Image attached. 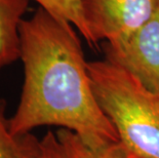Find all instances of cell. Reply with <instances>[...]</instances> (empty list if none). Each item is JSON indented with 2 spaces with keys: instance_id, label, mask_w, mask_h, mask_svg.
<instances>
[{
  "instance_id": "1",
  "label": "cell",
  "mask_w": 159,
  "mask_h": 158,
  "mask_svg": "<svg viewBox=\"0 0 159 158\" xmlns=\"http://www.w3.org/2000/svg\"><path fill=\"white\" fill-rule=\"evenodd\" d=\"M20 35L24 83L11 132L19 136L53 125L76 133L93 148L118 142L93 93L74 26L38 7L22 21Z\"/></svg>"
},
{
  "instance_id": "2",
  "label": "cell",
  "mask_w": 159,
  "mask_h": 158,
  "mask_svg": "<svg viewBox=\"0 0 159 158\" xmlns=\"http://www.w3.org/2000/svg\"><path fill=\"white\" fill-rule=\"evenodd\" d=\"M93 93L118 139L138 158H159V93L104 61L87 63Z\"/></svg>"
},
{
  "instance_id": "3",
  "label": "cell",
  "mask_w": 159,
  "mask_h": 158,
  "mask_svg": "<svg viewBox=\"0 0 159 158\" xmlns=\"http://www.w3.org/2000/svg\"><path fill=\"white\" fill-rule=\"evenodd\" d=\"M93 44L125 42L156 9L159 0H80Z\"/></svg>"
},
{
  "instance_id": "4",
  "label": "cell",
  "mask_w": 159,
  "mask_h": 158,
  "mask_svg": "<svg viewBox=\"0 0 159 158\" xmlns=\"http://www.w3.org/2000/svg\"><path fill=\"white\" fill-rule=\"evenodd\" d=\"M102 47L105 60L159 93V3L151 18L126 41L118 45L103 42Z\"/></svg>"
},
{
  "instance_id": "5",
  "label": "cell",
  "mask_w": 159,
  "mask_h": 158,
  "mask_svg": "<svg viewBox=\"0 0 159 158\" xmlns=\"http://www.w3.org/2000/svg\"><path fill=\"white\" fill-rule=\"evenodd\" d=\"M30 0H0V70L21 59L20 26Z\"/></svg>"
},
{
  "instance_id": "6",
  "label": "cell",
  "mask_w": 159,
  "mask_h": 158,
  "mask_svg": "<svg viewBox=\"0 0 159 158\" xmlns=\"http://www.w3.org/2000/svg\"><path fill=\"white\" fill-rule=\"evenodd\" d=\"M6 101L0 97V158H37L40 140L31 133L13 134L6 117Z\"/></svg>"
},
{
  "instance_id": "7",
  "label": "cell",
  "mask_w": 159,
  "mask_h": 158,
  "mask_svg": "<svg viewBox=\"0 0 159 158\" xmlns=\"http://www.w3.org/2000/svg\"><path fill=\"white\" fill-rule=\"evenodd\" d=\"M56 133L65 149L67 158H138L120 141L93 148L70 129H60Z\"/></svg>"
},
{
  "instance_id": "8",
  "label": "cell",
  "mask_w": 159,
  "mask_h": 158,
  "mask_svg": "<svg viewBox=\"0 0 159 158\" xmlns=\"http://www.w3.org/2000/svg\"><path fill=\"white\" fill-rule=\"evenodd\" d=\"M46 11L59 19L69 22L84 37L89 45L93 44L89 27L84 20L80 0H33Z\"/></svg>"
},
{
  "instance_id": "9",
  "label": "cell",
  "mask_w": 159,
  "mask_h": 158,
  "mask_svg": "<svg viewBox=\"0 0 159 158\" xmlns=\"http://www.w3.org/2000/svg\"><path fill=\"white\" fill-rule=\"evenodd\" d=\"M37 158H67L65 149L57 133L49 130L40 140V151Z\"/></svg>"
}]
</instances>
